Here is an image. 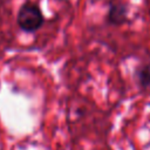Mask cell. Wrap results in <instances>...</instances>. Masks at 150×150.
<instances>
[{
	"label": "cell",
	"mask_w": 150,
	"mask_h": 150,
	"mask_svg": "<svg viewBox=\"0 0 150 150\" xmlns=\"http://www.w3.org/2000/svg\"><path fill=\"white\" fill-rule=\"evenodd\" d=\"M128 21V6L121 0L110 1L107 13V22L112 26H122Z\"/></svg>",
	"instance_id": "2"
},
{
	"label": "cell",
	"mask_w": 150,
	"mask_h": 150,
	"mask_svg": "<svg viewBox=\"0 0 150 150\" xmlns=\"http://www.w3.org/2000/svg\"><path fill=\"white\" fill-rule=\"evenodd\" d=\"M16 22L23 32L34 33L43 25L45 16L36 4L27 1L20 7L16 16Z\"/></svg>",
	"instance_id": "1"
},
{
	"label": "cell",
	"mask_w": 150,
	"mask_h": 150,
	"mask_svg": "<svg viewBox=\"0 0 150 150\" xmlns=\"http://www.w3.org/2000/svg\"><path fill=\"white\" fill-rule=\"evenodd\" d=\"M136 77L137 82L142 88L150 87V66L143 64L136 69Z\"/></svg>",
	"instance_id": "3"
}]
</instances>
